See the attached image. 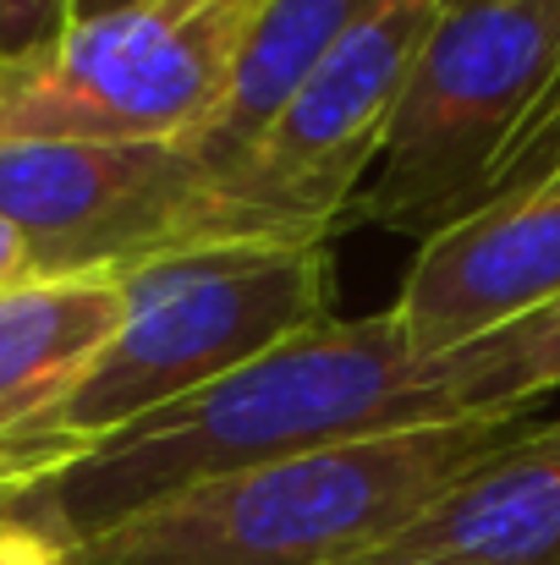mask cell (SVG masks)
I'll list each match as a JSON object with an SVG mask.
<instances>
[{"mask_svg": "<svg viewBox=\"0 0 560 565\" xmlns=\"http://www.w3.org/2000/svg\"><path fill=\"white\" fill-rule=\"evenodd\" d=\"M451 417H489L473 401L467 358H418L395 313L384 308L281 341L275 352L214 379L209 390L61 461L22 494H39L66 522V533L88 544L105 527L187 489L303 450Z\"/></svg>", "mask_w": 560, "mask_h": 565, "instance_id": "6da1fadb", "label": "cell"}, {"mask_svg": "<svg viewBox=\"0 0 560 565\" xmlns=\"http://www.w3.org/2000/svg\"><path fill=\"white\" fill-rule=\"evenodd\" d=\"M330 242H236L127 269L110 341L33 428L0 445V494L33 489L99 439L209 390L303 330L330 324Z\"/></svg>", "mask_w": 560, "mask_h": 565, "instance_id": "7a4b0ae2", "label": "cell"}, {"mask_svg": "<svg viewBox=\"0 0 560 565\" xmlns=\"http://www.w3.org/2000/svg\"><path fill=\"white\" fill-rule=\"evenodd\" d=\"M528 423L533 412H489L303 450L160 500L77 550L83 565H352Z\"/></svg>", "mask_w": 560, "mask_h": 565, "instance_id": "3957f363", "label": "cell"}, {"mask_svg": "<svg viewBox=\"0 0 560 565\" xmlns=\"http://www.w3.org/2000/svg\"><path fill=\"white\" fill-rule=\"evenodd\" d=\"M560 72V6L440 0V17L395 94L352 225L434 236L478 209L522 121Z\"/></svg>", "mask_w": 560, "mask_h": 565, "instance_id": "277c9868", "label": "cell"}, {"mask_svg": "<svg viewBox=\"0 0 560 565\" xmlns=\"http://www.w3.org/2000/svg\"><path fill=\"white\" fill-rule=\"evenodd\" d=\"M264 0H149L77 22L0 83V143H192Z\"/></svg>", "mask_w": 560, "mask_h": 565, "instance_id": "5b68a950", "label": "cell"}, {"mask_svg": "<svg viewBox=\"0 0 560 565\" xmlns=\"http://www.w3.org/2000/svg\"><path fill=\"white\" fill-rule=\"evenodd\" d=\"M434 17L440 0H384L308 72L275 121L220 166L236 242H336L352 225V203Z\"/></svg>", "mask_w": 560, "mask_h": 565, "instance_id": "8992f818", "label": "cell"}, {"mask_svg": "<svg viewBox=\"0 0 560 565\" xmlns=\"http://www.w3.org/2000/svg\"><path fill=\"white\" fill-rule=\"evenodd\" d=\"M0 214L33 275H127L198 247H236L220 166L187 143H0Z\"/></svg>", "mask_w": 560, "mask_h": 565, "instance_id": "52a82bcc", "label": "cell"}, {"mask_svg": "<svg viewBox=\"0 0 560 565\" xmlns=\"http://www.w3.org/2000/svg\"><path fill=\"white\" fill-rule=\"evenodd\" d=\"M560 302V160L423 236L390 313L418 358H451Z\"/></svg>", "mask_w": 560, "mask_h": 565, "instance_id": "ba28073f", "label": "cell"}, {"mask_svg": "<svg viewBox=\"0 0 560 565\" xmlns=\"http://www.w3.org/2000/svg\"><path fill=\"white\" fill-rule=\"evenodd\" d=\"M373 555H440L456 565H560V417L528 423L445 500Z\"/></svg>", "mask_w": 560, "mask_h": 565, "instance_id": "9c48e42d", "label": "cell"}, {"mask_svg": "<svg viewBox=\"0 0 560 565\" xmlns=\"http://www.w3.org/2000/svg\"><path fill=\"white\" fill-rule=\"evenodd\" d=\"M121 324V275H33L0 291V445L33 428Z\"/></svg>", "mask_w": 560, "mask_h": 565, "instance_id": "30bf717a", "label": "cell"}, {"mask_svg": "<svg viewBox=\"0 0 560 565\" xmlns=\"http://www.w3.org/2000/svg\"><path fill=\"white\" fill-rule=\"evenodd\" d=\"M379 6L384 0H264L236 50V66H231V83H225L214 116L203 121V132L187 149H198L214 166L236 160L275 121V110L308 83V72L358 22H369Z\"/></svg>", "mask_w": 560, "mask_h": 565, "instance_id": "8fae6325", "label": "cell"}, {"mask_svg": "<svg viewBox=\"0 0 560 565\" xmlns=\"http://www.w3.org/2000/svg\"><path fill=\"white\" fill-rule=\"evenodd\" d=\"M478 412H533L539 395L560 390V302L462 347Z\"/></svg>", "mask_w": 560, "mask_h": 565, "instance_id": "7c38bea8", "label": "cell"}, {"mask_svg": "<svg viewBox=\"0 0 560 565\" xmlns=\"http://www.w3.org/2000/svg\"><path fill=\"white\" fill-rule=\"evenodd\" d=\"M0 565H83V550L39 494H0Z\"/></svg>", "mask_w": 560, "mask_h": 565, "instance_id": "4fadbf2b", "label": "cell"}, {"mask_svg": "<svg viewBox=\"0 0 560 565\" xmlns=\"http://www.w3.org/2000/svg\"><path fill=\"white\" fill-rule=\"evenodd\" d=\"M72 33V0H0V83L33 72Z\"/></svg>", "mask_w": 560, "mask_h": 565, "instance_id": "5bb4252c", "label": "cell"}, {"mask_svg": "<svg viewBox=\"0 0 560 565\" xmlns=\"http://www.w3.org/2000/svg\"><path fill=\"white\" fill-rule=\"evenodd\" d=\"M560 160V72L556 83L545 88V99L533 105V116L522 121V132H517V143L506 149V160H500V177H495V188H489V198L506 188H517V182H533L539 171H550ZM484 198V203H489Z\"/></svg>", "mask_w": 560, "mask_h": 565, "instance_id": "9a60e30c", "label": "cell"}, {"mask_svg": "<svg viewBox=\"0 0 560 565\" xmlns=\"http://www.w3.org/2000/svg\"><path fill=\"white\" fill-rule=\"evenodd\" d=\"M22 280H33V253H28V236L0 214V291L22 286Z\"/></svg>", "mask_w": 560, "mask_h": 565, "instance_id": "2e32d148", "label": "cell"}, {"mask_svg": "<svg viewBox=\"0 0 560 565\" xmlns=\"http://www.w3.org/2000/svg\"><path fill=\"white\" fill-rule=\"evenodd\" d=\"M133 6H149V0H72V28H77V22L116 17V11H133Z\"/></svg>", "mask_w": 560, "mask_h": 565, "instance_id": "e0dca14e", "label": "cell"}, {"mask_svg": "<svg viewBox=\"0 0 560 565\" xmlns=\"http://www.w3.org/2000/svg\"><path fill=\"white\" fill-rule=\"evenodd\" d=\"M352 565H456V561H440V555H363Z\"/></svg>", "mask_w": 560, "mask_h": 565, "instance_id": "ac0fdd59", "label": "cell"}, {"mask_svg": "<svg viewBox=\"0 0 560 565\" xmlns=\"http://www.w3.org/2000/svg\"><path fill=\"white\" fill-rule=\"evenodd\" d=\"M539 6H560V0H539Z\"/></svg>", "mask_w": 560, "mask_h": 565, "instance_id": "d6986e66", "label": "cell"}]
</instances>
